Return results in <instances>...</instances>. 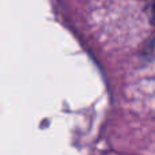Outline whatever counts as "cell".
Wrapping results in <instances>:
<instances>
[{
    "mask_svg": "<svg viewBox=\"0 0 155 155\" xmlns=\"http://www.w3.org/2000/svg\"><path fill=\"white\" fill-rule=\"evenodd\" d=\"M148 15H150L151 23L155 25V0H150L148 3Z\"/></svg>",
    "mask_w": 155,
    "mask_h": 155,
    "instance_id": "6da1fadb",
    "label": "cell"
}]
</instances>
